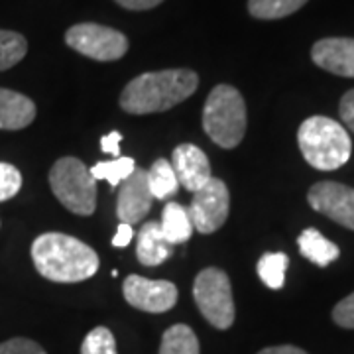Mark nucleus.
Returning a JSON list of instances; mask_svg holds the SVG:
<instances>
[{
    "label": "nucleus",
    "instance_id": "b1692460",
    "mask_svg": "<svg viewBox=\"0 0 354 354\" xmlns=\"http://www.w3.org/2000/svg\"><path fill=\"white\" fill-rule=\"evenodd\" d=\"M81 354H118L114 335L106 327H95L81 344Z\"/></svg>",
    "mask_w": 354,
    "mask_h": 354
},
{
    "label": "nucleus",
    "instance_id": "f8f14e48",
    "mask_svg": "<svg viewBox=\"0 0 354 354\" xmlns=\"http://www.w3.org/2000/svg\"><path fill=\"white\" fill-rule=\"evenodd\" d=\"M171 165L183 189L199 191L213 177L207 153L195 144H179L171 153Z\"/></svg>",
    "mask_w": 354,
    "mask_h": 354
},
{
    "label": "nucleus",
    "instance_id": "bb28decb",
    "mask_svg": "<svg viewBox=\"0 0 354 354\" xmlns=\"http://www.w3.org/2000/svg\"><path fill=\"white\" fill-rule=\"evenodd\" d=\"M333 321L342 329H354V293L335 305Z\"/></svg>",
    "mask_w": 354,
    "mask_h": 354
},
{
    "label": "nucleus",
    "instance_id": "5701e85b",
    "mask_svg": "<svg viewBox=\"0 0 354 354\" xmlns=\"http://www.w3.org/2000/svg\"><path fill=\"white\" fill-rule=\"evenodd\" d=\"M134 169H136L134 160L120 156V158H114L111 162H99V164H95L91 167V174H93V177L97 181L104 179V181L111 183V187H118Z\"/></svg>",
    "mask_w": 354,
    "mask_h": 354
},
{
    "label": "nucleus",
    "instance_id": "ddd939ff",
    "mask_svg": "<svg viewBox=\"0 0 354 354\" xmlns=\"http://www.w3.org/2000/svg\"><path fill=\"white\" fill-rule=\"evenodd\" d=\"M311 59L329 73L339 77H354V39H319L311 50Z\"/></svg>",
    "mask_w": 354,
    "mask_h": 354
},
{
    "label": "nucleus",
    "instance_id": "7c9ffc66",
    "mask_svg": "<svg viewBox=\"0 0 354 354\" xmlns=\"http://www.w3.org/2000/svg\"><path fill=\"white\" fill-rule=\"evenodd\" d=\"M114 2L127 10H150V8H156L158 4H162L164 0H114Z\"/></svg>",
    "mask_w": 354,
    "mask_h": 354
},
{
    "label": "nucleus",
    "instance_id": "a878e982",
    "mask_svg": "<svg viewBox=\"0 0 354 354\" xmlns=\"http://www.w3.org/2000/svg\"><path fill=\"white\" fill-rule=\"evenodd\" d=\"M0 354H48L36 341L30 339H10V341L0 342Z\"/></svg>",
    "mask_w": 354,
    "mask_h": 354
},
{
    "label": "nucleus",
    "instance_id": "4468645a",
    "mask_svg": "<svg viewBox=\"0 0 354 354\" xmlns=\"http://www.w3.org/2000/svg\"><path fill=\"white\" fill-rule=\"evenodd\" d=\"M36 118V104L22 93L0 88V130H22Z\"/></svg>",
    "mask_w": 354,
    "mask_h": 354
},
{
    "label": "nucleus",
    "instance_id": "f03ea898",
    "mask_svg": "<svg viewBox=\"0 0 354 354\" xmlns=\"http://www.w3.org/2000/svg\"><path fill=\"white\" fill-rule=\"evenodd\" d=\"M199 87L191 69H164L134 77L120 95V106L130 114L164 113L189 99Z\"/></svg>",
    "mask_w": 354,
    "mask_h": 354
},
{
    "label": "nucleus",
    "instance_id": "7ed1b4c3",
    "mask_svg": "<svg viewBox=\"0 0 354 354\" xmlns=\"http://www.w3.org/2000/svg\"><path fill=\"white\" fill-rule=\"evenodd\" d=\"M305 162L319 171H333L348 162L353 142L346 128L327 116H311L297 132Z\"/></svg>",
    "mask_w": 354,
    "mask_h": 354
},
{
    "label": "nucleus",
    "instance_id": "9d476101",
    "mask_svg": "<svg viewBox=\"0 0 354 354\" xmlns=\"http://www.w3.org/2000/svg\"><path fill=\"white\" fill-rule=\"evenodd\" d=\"M307 201L317 213L329 216L335 223L354 230V189L337 181H319L309 193Z\"/></svg>",
    "mask_w": 354,
    "mask_h": 354
},
{
    "label": "nucleus",
    "instance_id": "412c9836",
    "mask_svg": "<svg viewBox=\"0 0 354 354\" xmlns=\"http://www.w3.org/2000/svg\"><path fill=\"white\" fill-rule=\"evenodd\" d=\"M307 0H248V12L258 20H279L297 12Z\"/></svg>",
    "mask_w": 354,
    "mask_h": 354
},
{
    "label": "nucleus",
    "instance_id": "39448f33",
    "mask_svg": "<svg viewBox=\"0 0 354 354\" xmlns=\"http://www.w3.org/2000/svg\"><path fill=\"white\" fill-rule=\"evenodd\" d=\"M50 187L57 201L75 215L88 216L97 209V179L77 158H62L50 169Z\"/></svg>",
    "mask_w": 354,
    "mask_h": 354
},
{
    "label": "nucleus",
    "instance_id": "dca6fc26",
    "mask_svg": "<svg viewBox=\"0 0 354 354\" xmlns=\"http://www.w3.org/2000/svg\"><path fill=\"white\" fill-rule=\"evenodd\" d=\"M297 244H299L301 256L315 266H321V268L329 266L330 262H335L341 256L339 246L335 242L327 241L317 228H305L297 239Z\"/></svg>",
    "mask_w": 354,
    "mask_h": 354
},
{
    "label": "nucleus",
    "instance_id": "393cba45",
    "mask_svg": "<svg viewBox=\"0 0 354 354\" xmlns=\"http://www.w3.org/2000/svg\"><path fill=\"white\" fill-rule=\"evenodd\" d=\"M22 187V174L12 164L0 162V203L12 199Z\"/></svg>",
    "mask_w": 354,
    "mask_h": 354
},
{
    "label": "nucleus",
    "instance_id": "6ab92c4d",
    "mask_svg": "<svg viewBox=\"0 0 354 354\" xmlns=\"http://www.w3.org/2000/svg\"><path fill=\"white\" fill-rule=\"evenodd\" d=\"M160 354H199L197 335L187 325H171L162 335Z\"/></svg>",
    "mask_w": 354,
    "mask_h": 354
},
{
    "label": "nucleus",
    "instance_id": "cd10ccee",
    "mask_svg": "<svg viewBox=\"0 0 354 354\" xmlns=\"http://www.w3.org/2000/svg\"><path fill=\"white\" fill-rule=\"evenodd\" d=\"M339 113H341L342 122L354 132V88H351L348 93H344V97L341 99Z\"/></svg>",
    "mask_w": 354,
    "mask_h": 354
},
{
    "label": "nucleus",
    "instance_id": "1a4fd4ad",
    "mask_svg": "<svg viewBox=\"0 0 354 354\" xmlns=\"http://www.w3.org/2000/svg\"><path fill=\"white\" fill-rule=\"evenodd\" d=\"M122 293L128 304L146 313H165L177 304L176 283L167 279H148L134 274L124 279Z\"/></svg>",
    "mask_w": 354,
    "mask_h": 354
},
{
    "label": "nucleus",
    "instance_id": "c85d7f7f",
    "mask_svg": "<svg viewBox=\"0 0 354 354\" xmlns=\"http://www.w3.org/2000/svg\"><path fill=\"white\" fill-rule=\"evenodd\" d=\"M120 140H122V134H120L118 130L109 132L106 136H102L101 138V150L102 152L111 153V156L120 158Z\"/></svg>",
    "mask_w": 354,
    "mask_h": 354
},
{
    "label": "nucleus",
    "instance_id": "aec40b11",
    "mask_svg": "<svg viewBox=\"0 0 354 354\" xmlns=\"http://www.w3.org/2000/svg\"><path fill=\"white\" fill-rule=\"evenodd\" d=\"M290 258L283 252H268L258 260V276L270 290H281L286 283V270Z\"/></svg>",
    "mask_w": 354,
    "mask_h": 354
},
{
    "label": "nucleus",
    "instance_id": "20e7f679",
    "mask_svg": "<svg viewBox=\"0 0 354 354\" xmlns=\"http://www.w3.org/2000/svg\"><path fill=\"white\" fill-rule=\"evenodd\" d=\"M203 130L216 146L232 150L246 132V104L239 88L216 85L203 106Z\"/></svg>",
    "mask_w": 354,
    "mask_h": 354
},
{
    "label": "nucleus",
    "instance_id": "423d86ee",
    "mask_svg": "<svg viewBox=\"0 0 354 354\" xmlns=\"http://www.w3.org/2000/svg\"><path fill=\"white\" fill-rule=\"evenodd\" d=\"M193 297L201 315L215 327L225 330L234 323V299L228 276L218 268H205L195 278Z\"/></svg>",
    "mask_w": 354,
    "mask_h": 354
},
{
    "label": "nucleus",
    "instance_id": "9b49d317",
    "mask_svg": "<svg viewBox=\"0 0 354 354\" xmlns=\"http://www.w3.org/2000/svg\"><path fill=\"white\" fill-rule=\"evenodd\" d=\"M152 191L148 185V171L136 167L130 176L120 183L118 201H116V215L122 223L138 225L142 218L152 209Z\"/></svg>",
    "mask_w": 354,
    "mask_h": 354
},
{
    "label": "nucleus",
    "instance_id": "0eeeda50",
    "mask_svg": "<svg viewBox=\"0 0 354 354\" xmlns=\"http://www.w3.org/2000/svg\"><path fill=\"white\" fill-rule=\"evenodd\" d=\"M65 44L95 62H116L128 51V38L122 32L93 22L71 26L65 32Z\"/></svg>",
    "mask_w": 354,
    "mask_h": 354
},
{
    "label": "nucleus",
    "instance_id": "4be33fe9",
    "mask_svg": "<svg viewBox=\"0 0 354 354\" xmlns=\"http://www.w3.org/2000/svg\"><path fill=\"white\" fill-rule=\"evenodd\" d=\"M28 53V41L22 34L0 30V71H6L20 64Z\"/></svg>",
    "mask_w": 354,
    "mask_h": 354
},
{
    "label": "nucleus",
    "instance_id": "a211bd4d",
    "mask_svg": "<svg viewBox=\"0 0 354 354\" xmlns=\"http://www.w3.org/2000/svg\"><path fill=\"white\" fill-rule=\"evenodd\" d=\"M148 185L152 191L153 199H167L171 195H176L179 189V181H177L176 169L171 162H167L165 158L156 160L148 171Z\"/></svg>",
    "mask_w": 354,
    "mask_h": 354
},
{
    "label": "nucleus",
    "instance_id": "6e6552de",
    "mask_svg": "<svg viewBox=\"0 0 354 354\" xmlns=\"http://www.w3.org/2000/svg\"><path fill=\"white\" fill-rule=\"evenodd\" d=\"M193 228L201 234H211L227 223L230 211V193L227 183L218 177H211L201 189L195 191L189 205Z\"/></svg>",
    "mask_w": 354,
    "mask_h": 354
},
{
    "label": "nucleus",
    "instance_id": "2eb2a0df",
    "mask_svg": "<svg viewBox=\"0 0 354 354\" xmlns=\"http://www.w3.org/2000/svg\"><path fill=\"white\" fill-rule=\"evenodd\" d=\"M171 252H174V244L167 242L160 223L150 221L142 225L136 241V256L140 264L148 268L160 266L171 256Z\"/></svg>",
    "mask_w": 354,
    "mask_h": 354
},
{
    "label": "nucleus",
    "instance_id": "f3484780",
    "mask_svg": "<svg viewBox=\"0 0 354 354\" xmlns=\"http://www.w3.org/2000/svg\"><path fill=\"white\" fill-rule=\"evenodd\" d=\"M162 230L169 244H183L193 234V223H191L189 211L181 203H167L162 213Z\"/></svg>",
    "mask_w": 354,
    "mask_h": 354
},
{
    "label": "nucleus",
    "instance_id": "c756f323",
    "mask_svg": "<svg viewBox=\"0 0 354 354\" xmlns=\"http://www.w3.org/2000/svg\"><path fill=\"white\" fill-rule=\"evenodd\" d=\"M132 236H134V228H132V225H128V223H120L118 228H116V234H114V239H113V246L114 248H124V246L130 244Z\"/></svg>",
    "mask_w": 354,
    "mask_h": 354
},
{
    "label": "nucleus",
    "instance_id": "f257e3e1",
    "mask_svg": "<svg viewBox=\"0 0 354 354\" xmlns=\"http://www.w3.org/2000/svg\"><path fill=\"white\" fill-rule=\"evenodd\" d=\"M32 260L39 276L55 283H77L99 272L97 252L71 234L46 232L32 244Z\"/></svg>",
    "mask_w": 354,
    "mask_h": 354
},
{
    "label": "nucleus",
    "instance_id": "2f4dec72",
    "mask_svg": "<svg viewBox=\"0 0 354 354\" xmlns=\"http://www.w3.org/2000/svg\"><path fill=\"white\" fill-rule=\"evenodd\" d=\"M258 354H307L297 346H291V344H279V346H268L264 351H260Z\"/></svg>",
    "mask_w": 354,
    "mask_h": 354
}]
</instances>
